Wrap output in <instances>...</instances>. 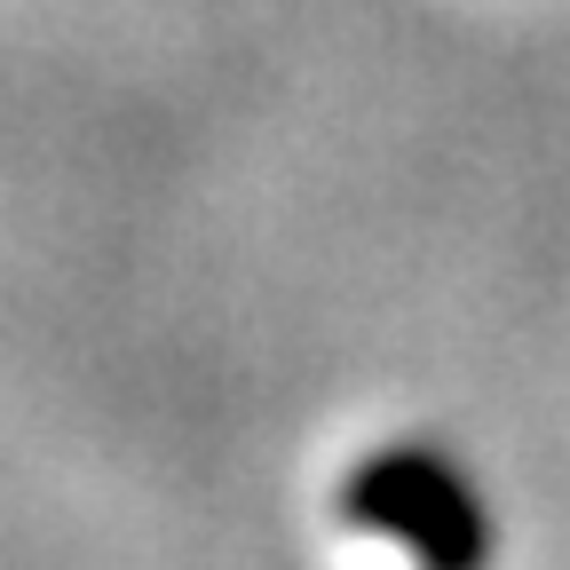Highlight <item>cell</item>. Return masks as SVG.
Listing matches in <instances>:
<instances>
[{
    "instance_id": "6da1fadb",
    "label": "cell",
    "mask_w": 570,
    "mask_h": 570,
    "mask_svg": "<svg viewBox=\"0 0 570 570\" xmlns=\"http://www.w3.org/2000/svg\"><path fill=\"white\" fill-rule=\"evenodd\" d=\"M348 523L389 531L420 554V570H483L491 523L452 460L436 452H381L348 483Z\"/></svg>"
}]
</instances>
